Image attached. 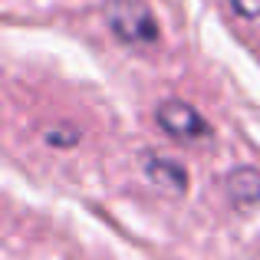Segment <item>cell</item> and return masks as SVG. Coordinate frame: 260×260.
<instances>
[{
  "label": "cell",
  "instance_id": "277c9868",
  "mask_svg": "<svg viewBox=\"0 0 260 260\" xmlns=\"http://www.w3.org/2000/svg\"><path fill=\"white\" fill-rule=\"evenodd\" d=\"M224 191H228L231 204H237V208L260 204V175L254 172V168H237V172L228 175Z\"/></svg>",
  "mask_w": 260,
  "mask_h": 260
},
{
  "label": "cell",
  "instance_id": "5b68a950",
  "mask_svg": "<svg viewBox=\"0 0 260 260\" xmlns=\"http://www.w3.org/2000/svg\"><path fill=\"white\" fill-rule=\"evenodd\" d=\"M231 7H234L241 17H247V20L260 17V0H231Z\"/></svg>",
  "mask_w": 260,
  "mask_h": 260
},
{
  "label": "cell",
  "instance_id": "3957f363",
  "mask_svg": "<svg viewBox=\"0 0 260 260\" xmlns=\"http://www.w3.org/2000/svg\"><path fill=\"white\" fill-rule=\"evenodd\" d=\"M145 175L152 184H158L161 191H168V194H184L188 191V172H184L181 161L175 158H148L145 161Z\"/></svg>",
  "mask_w": 260,
  "mask_h": 260
},
{
  "label": "cell",
  "instance_id": "7a4b0ae2",
  "mask_svg": "<svg viewBox=\"0 0 260 260\" xmlns=\"http://www.w3.org/2000/svg\"><path fill=\"white\" fill-rule=\"evenodd\" d=\"M155 122L178 142H198V139H208L211 135V125L201 119V112H198L194 106H188V102H181V99L161 102V106L155 109Z\"/></svg>",
  "mask_w": 260,
  "mask_h": 260
},
{
  "label": "cell",
  "instance_id": "6da1fadb",
  "mask_svg": "<svg viewBox=\"0 0 260 260\" xmlns=\"http://www.w3.org/2000/svg\"><path fill=\"white\" fill-rule=\"evenodd\" d=\"M106 23L122 43L128 46H155L158 43V20L142 0H112L106 7Z\"/></svg>",
  "mask_w": 260,
  "mask_h": 260
}]
</instances>
